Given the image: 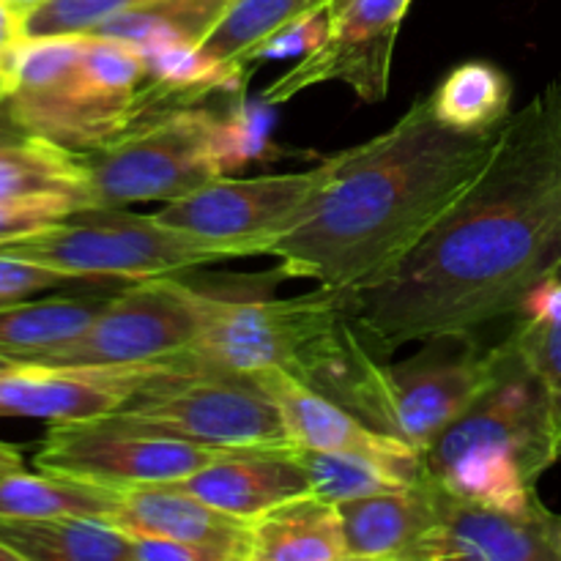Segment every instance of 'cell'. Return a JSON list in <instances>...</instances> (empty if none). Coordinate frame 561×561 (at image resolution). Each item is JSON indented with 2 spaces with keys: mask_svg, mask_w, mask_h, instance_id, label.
Instances as JSON below:
<instances>
[{
  "mask_svg": "<svg viewBox=\"0 0 561 561\" xmlns=\"http://www.w3.org/2000/svg\"><path fill=\"white\" fill-rule=\"evenodd\" d=\"M561 272V75L499 129L480 179L392 274L343 296L376 348L474 334Z\"/></svg>",
  "mask_w": 561,
  "mask_h": 561,
  "instance_id": "obj_1",
  "label": "cell"
},
{
  "mask_svg": "<svg viewBox=\"0 0 561 561\" xmlns=\"http://www.w3.org/2000/svg\"><path fill=\"white\" fill-rule=\"evenodd\" d=\"M496 140L449 129L431 96L414 99L387 131L323 159L305 217L268 255L334 294L381 283L480 179Z\"/></svg>",
  "mask_w": 561,
  "mask_h": 561,
  "instance_id": "obj_2",
  "label": "cell"
},
{
  "mask_svg": "<svg viewBox=\"0 0 561 561\" xmlns=\"http://www.w3.org/2000/svg\"><path fill=\"white\" fill-rule=\"evenodd\" d=\"M142 53L118 38H27L16 55L9 118L25 135L88 153L140 124Z\"/></svg>",
  "mask_w": 561,
  "mask_h": 561,
  "instance_id": "obj_3",
  "label": "cell"
},
{
  "mask_svg": "<svg viewBox=\"0 0 561 561\" xmlns=\"http://www.w3.org/2000/svg\"><path fill=\"white\" fill-rule=\"evenodd\" d=\"M400 365H378L359 332H348L318 373L316 389L337 400L373 427L427 453L438 436L469 409L491 381L496 356L466 337L463 348L447 351V340Z\"/></svg>",
  "mask_w": 561,
  "mask_h": 561,
  "instance_id": "obj_4",
  "label": "cell"
},
{
  "mask_svg": "<svg viewBox=\"0 0 561 561\" xmlns=\"http://www.w3.org/2000/svg\"><path fill=\"white\" fill-rule=\"evenodd\" d=\"M0 252L42 263L75 283L175 277L190 268L257 255L250 244L203 239L162 222L157 214H129L121 208H80L55 228L42 230L31 239L11 241L0 247Z\"/></svg>",
  "mask_w": 561,
  "mask_h": 561,
  "instance_id": "obj_5",
  "label": "cell"
},
{
  "mask_svg": "<svg viewBox=\"0 0 561 561\" xmlns=\"http://www.w3.org/2000/svg\"><path fill=\"white\" fill-rule=\"evenodd\" d=\"M113 414L142 431L214 449L294 447L257 378L211 370L190 354L142 383Z\"/></svg>",
  "mask_w": 561,
  "mask_h": 561,
  "instance_id": "obj_6",
  "label": "cell"
},
{
  "mask_svg": "<svg viewBox=\"0 0 561 561\" xmlns=\"http://www.w3.org/2000/svg\"><path fill=\"white\" fill-rule=\"evenodd\" d=\"M219 115L206 107L159 113L85 153L88 208L170 203L225 175L217 146Z\"/></svg>",
  "mask_w": 561,
  "mask_h": 561,
  "instance_id": "obj_7",
  "label": "cell"
},
{
  "mask_svg": "<svg viewBox=\"0 0 561 561\" xmlns=\"http://www.w3.org/2000/svg\"><path fill=\"white\" fill-rule=\"evenodd\" d=\"M493 356L491 381L425 453L431 474L466 455L491 453L518 460L537 482L561 458V416L546 378L513 332Z\"/></svg>",
  "mask_w": 561,
  "mask_h": 561,
  "instance_id": "obj_8",
  "label": "cell"
},
{
  "mask_svg": "<svg viewBox=\"0 0 561 561\" xmlns=\"http://www.w3.org/2000/svg\"><path fill=\"white\" fill-rule=\"evenodd\" d=\"M345 316L343 296L318 288L294 299H225L201 290V329L186 354L211 370L296 373Z\"/></svg>",
  "mask_w": 561,
  "mask_h": 561,
  "instance_id": "obj_9",
  "label": "cell"
},
{
  "mask_svg": "<svg viewBox=\"0 0 561 561\" xmlns=\"http://www.w3.org/2000/svg\"><path fill=\"white\" fill-rule=\"evenodd\" d=\"M201 329V290L179 277L126 283L96 321L64 348L33 359L58 367H124L173 359L190 351Z\"/></svg>",
  "mask_w": 561,
  "mask_h": 561,
  "instance_id": "obj_10",
  "label": "cell"
},
{
  "mask_svg": "<svg viewBox=\"0 0 561 561\" xmlns=\"http://www.w3.org/2000/svg\"><path fill=\"white\" fill-rule=\"evenodd\" d=\"M225 453L230 449L181 442L142 431L118 414H104L96 420L53 422L33 466L124 491L153 482H181Z\"/></svg>",
  "mask_w": 561,
  "mask_h": 561,
  "instance_id": "obj_11",
  "label": "cell"
},
{
  "mask_svg": "<svg viewBox=\"0 0 561 561\" xmlns=\"http://www.w3.org/2000/svg\"><path fill=\"white\" fill-rule=\"evenodd\" d=\"M323 179V162L296 173L257 179H219L164 203L157 217L203 239L236 241L268 255L274 244L305 217L307 203Z\"/></svg>",
  "mask_w": 561,
  "mask_h": 561,
  "instance_id": "obj_12",
  "label": "cell"
},
{
  "mask_svg": "<svg viewBox=\"0 0 561 561\" xmlns=\"http://www.w3.org/2000/svg\"><path fill=\"white\" fill-rule=\"evenodd\" d=\"M411 0H345L329 11V33L312 53L261 91V102L283 104L323 82H345L365 104L389 93L394 42Z\"/></svg>",
  "mask_w": 561,
  "mask_h": 561,
  "instance_id": "obj_13",
  "label": "cell"
},
{
  "mask_svg": "<svg viewBox=\"0 0 561 561\" xmlns=\"http://www.w3.org/2000/svg\"><path fill=\"white\" fill-rule=\"evenodd\" d=\"M561 561V515L537 496L526 510L466 502L438 485V520L405 561Z\"/></svg>",
  "mask_w": 561,
  "mask_h": 561,
  "instance_id": "obj_14",
  "label": "cell"
},
{
  "mask_svg": "<svg viewBox=\"0 0 561 561\" xmlns=\"http://www.w3.org/2000/svg\"><path fill=\"white\" fill-rule=\"evenodd\" d=\"M252 378H257V383L274 400L294 447L362 455V458L378 460V463L394 469L411 485H420L431 477L425 453H420L392 433L373 427L370 422L356 416L337 400L307 387L294 373L277 367V370H263Z\"/></svg>",
  "mask_w": 561,
  "mask_h": 561,
  "instance_id": "obj_15",
  "label": "cell"
},
{
  "mask_svg": "<svg viewBox=\"0 0 561 561\" xmlns=\"http://www.w3.org/2000/svg\"><path fill=\"white\" fill-rule=\"evenodd\" d=\"M173 359L124 367H58L25 362L0 376V416L77 422L118 411L153 376L173 367Z\"/></svg>",
  "mask_w": 561,
  "mask_h": 561,
  "instance_id": "obj_16",
  "label": "cell"
},
{
  "mask_svg": "<svg viewBox=\"0 0 561 561\" xmlns=\"http://www.w3.org/2000/svg\"><path fill=\"white\" fill-rule=\"evenodd\" d=\"M110 524L126 535L164 537L203 548L214 561H250V520L211 507L179 482L124 488Z\"/></svg>",
  "mask_w": 561,
  "mask_h": 561,
  "instance_id": "obj_17",
  "label": "cell"
},
{
  "mask_svg": "<svg viewBox=\"0 0 561 561\" xmlns=\"http://www.w3.org/2000/svg\"><path fill=\"white\" fill-rule=\"evenodd\" d=\"M294 449H230L195 474L184 477L179 485L222 513L252 520L290 499L312 493Z\"/></svg>",
  "mask_w": 561,
  "mask_h": 561,
  "instance_id": "obj_18",
  "label": "cell"
},
{
  "mask_svg": "<svg viewBox=\"0 0 561 561\" xmlns=\"http://www.w3.org/2000/svg\"><path fill=\"white\" fill-rule=\"evenodd\" d=\"M348 561H405L411 548L436 526L438 482L373 493L337 504Z\"/></svg>",
  "mask_w": 561,
  "mask_h": 561,
  "instance_id": "obj_19",
  "label": "cell"
},
{
  "mask_svg": "<svg viewBox=\"0 0 561 561\" xmlns=\"http://www.w3.org/2000/svg\"><path fill=\"white\" fill-rule=\"evenodd\" d=\"M250 561H348L337 504L307 493L252 518Z\"/></svg>",
  "mask_w": 561,
  "mask_h": 561,
  "instance_id": "obj_20",
  "label": "cell"
},
{
  "mask_svg": "<svg viewBox=\"0 0 561 561\" xmlns=\"http://www.w3.org/2000/svg\"><path fill=\"white\" fill-rule=\"evenodd\" d=\"M140 53L146 64V80L137 102L140 124L168 110L197 107L211 93L239 91L250 80V71L230 69L190 44H164Z\"/></svg>",
  "mask_w": 561,
  "mask_h": 561,
  "instance_id": "obj_21",
  "label": "cell"
},
{
  "mask_svg": "<svg viewBox=\"0 0 561 561\" xmlns=\"http://www.w3.org/2000/svg\"><path fill=\"white\" fill-rule=\"evenodd\" d=\"M0 546L20 561H131V540L107 520L0 515Z\"/></svg>",
  "mask_w": 561,
  "mask_h": 561,
  "instance_id": "obj_22",
  "label": "cell"
},
{
  "mask_svg": "<svg viewBox=\"0 0 561 561\" xmlns=\"http://www.w3.org/2000/svg\"><path fill=\"white\" fill-rule=\"evenodd\" d=\"M110 296H55L5 307L0 310V354L33 362L64 348L96 321Z\"/></svg>",
  "mask_w": 561,
  "mask_h": 561,
  "instance_id": "obj_23",
  "label": "cell"
},
{
  "mask_svg": "<svg viewBox=\"0 0 561 561\" xmlns=\"http://www.w3.org/2000/svg\"><path fill=\"white\" fill-rule=\"evenodd\" d=\"M329 3L332 0H233L201 49L230 69L250 71L285 27L312 11L329 9Z\"/></svg>",
  "mask_w": 561,
  "mask_h": 561,
  "instance_id": "obj_24",
  "label": "cell"
},
{
  "mask_svg": "<svg viewBox=\"0 0 561 561\" xmlns=\"http://www.w3.org/2000/svg\"><path fill=\"white\" fill-rule=\"evenodd\" d=\"M121 491L77 480V477L25 469L0 480V515L20 518H93L113 520Z\"/></svg>",
  "mask_w": 561,
  "mask_h": 561,
  "instance_id": "obj_25",
  "label": "cell"
},
{
  "mask_svg": "<svg viewBox=\"0 0 561 561\" xmlns=\"http://www.w3.org/2000/svg\"><path fill=\"white\" fill-rule=\"evenodd\" d=\"M38 192L71 195L88 208L85 153L69 151L38 135L0 142V201Z\"/></svg>",
  "mask_w": 561,
  "mask_h": 561,
  "instance_id": "obj_26",
  "label": "cell"
},
{
  "mask_svg": "<svg viewBox=\"0 0 561 561\" xmlns=\"http://www.w3.org/2000/svg\"><path fill=\"white\" fill-rule=\"evenodd\" d=\"M433 113L444 126L463 135H488L510 118L513 82L485 60L460 64L431 93Z\"/></svg>",
  "mask_w": 561,
  "mask_h": 561,
  "instance_id": "obj_27",
  "label": "cell"
},
{
  "mask_svg": "<svg viewBox=\"0 0 561 561\" xmlns=\"http://www.w3.org/2000/svg\"><path fill=\"white\" fill-rule=\"evenodd\" d=\"M230 3L233 0H146L99 25L93 36L118 38L137 49L164 44L201 47Z\"/></svg>",
  "mask_w": 561,
  "mask_h": 561,
  "instance_id": "obj_28",
  "label": "cell"
},
{
  "mask_svg": "<svg viewBox=\"0 0 561 561\" xmlns=\"http://www.w3.org/2000/svg\"><path fill=\"white\" fill-rule=\"evenodd\" d=\"M294 453L305 469L307 480H310L312 496L323 499V502L343 504L351 499L400 491V488L411 485L394 469L378 463V460L362 458V455L321 453V449L305 447H296Z\"/></svg>",
  "mask_w": 561,
  "mask_h": 561,
  "instance_id": "obj_29",
  "label": "cell"
},
{
  "mask_svg": "<svg viewBox=\"0 0 561 561\" xmlns=\"http://www.w3.org/2000/svg\"><path fill=\"white\" fill-rule=\"evenodd\" d=\"M515 316L513 337L551 387L561 416V272L537 285Z\"/></svg>",
  "mask_w": 561,
  "mask_h": 561,
  "instance_id": "obj_30",
  "label": "cell"
},
{
  "mask_svg": "<svg viewBox=\"0 0 561 561\" xmlns=\"http://www.w3.org/2000/svg\"><path fill=\"white\" fill-rule=\"evenodd\" d=\"M146 0H42L25 11V36H77L93 33L113 16L135 9Z\"/></svg>",
  "mask_w": 561,
  "mask_h": 561,
  "instance_id": "obj_31",
  "label": "cell"
},
{
  "mask_svg": "<svg viewBox=\"0 0 561 561\" xmlns=\"http://www.w3.org/2000/svg\"><path fill=\"white\" fill-rule=\"evenodd\" d=\"M80 208L82 203L77 197L60 195V192H38V195L0 201V247L55 228Z\"/></svg>",
  "mask_w": 561,
  "mask_h": 561,
  "instance_id": "obj_32",
  "label": "cell"
},
{
  "mask_svg": "<svg viewBox=\"0 0 561 561\" xmlns=\"http://www.w3.org/2000/svg\"><path fill=\"white\" fill-rule=\"evenodd\" d=\"M268 104L252 102L239 104L228 118H219V157H222L225 173L233 168H241L250 159H263L272 148L268 142Z\"/></svg>",
  "mask_w": 561,
  "mask_h": 561,
  "instance_id": "obj_33",
  "label": "cell"
},
{
  "mask_svg": "<svg viewBox=\"0 0 561 561\" xmlns=\"http://www.w3.org/2000/svg\"><path fill=\"white\" fill-rule=\"evenodd\" d=\"M66 283H75V279L55 272V268L42 266V263L0 252V310L27 301L42 290L60 288Z\"/></svg>",
  "mask_w": 561,
  "mask_h": 561,
  "instance_id": "obj_34",
  "label": "cell"
},
{
  "mask_svg": "<svg viewBox=\"0 0 561 561\" xmlns=\"http://www.w3.org/2000/svg\"><path fill=\"white\" fill-rule=\"evenodd\" d=\"M25 42V11L9 0H0V77H5L11 85H14L16 55Z\"/></svg>",
  "mask_w": 561,
  "mask_h": 561,
  "instance_id": "obj_35",
  "label": "cell"
},
{
  "mask_svg": "<svg viewBox=\"0 0 561 561\" xmlns=\"http://www.w3.org/2000/svg\"><path fill=\"white\" fill-rule=\"evenodd\" d=\"M131 561H214L203 548L151 535H129Z\"/></svg>",
  "mask_w": 561,
  "mask_h": 561,
  "instance_id": "obj_36",
  "label": "cell"
},
{
  "mask_svg": "<svg viewBox=\"0 0 561 561\" xmlns=\"http://www.w3.org/2000/svg\"><path fill=\"white\" fill-rule=\"evenodd\" d=\"M22 469H25V466H22V449L14 447V444L0 442V480Z\"/></svg>",
  "mask_w": 561,
  "mask_h": 561,
  "instance_id": "obj_37",
  "label": "cell"
},
{
  "mask_svg": "<svg viewBox=\"0 0 561 561\" xmlns=\"http://www.w3.org/2000/svg\"><path fill=\"white\" fill-rule=\"evenodd\" d=\"M22 135H25V131H22L14 121H9V124H0V142L14 140V137H22Z\"/></svg>",
  "mask_w": 561,
  "mask_h": 561,
  "instance_id": "obj_38",
  "label": "cell"
},
{
  "mask_svg": "<svg viewBox=\"0 0 561 561\" xmlns=\"http://www.w3.org/2000/svg\"><path fill=\"white\" fill-rule=\"evenodd\" d=\"M22 365H25V362L14 359V356H9V354H0V376H5V373L16 370V367H22Z\"/></svg>",
  "mask_w": 561,
  "mask_h": 561,
  "instance_id": "obj_39",
  "label": "cell"
},
{
  "mask_svg": "<svg viewBox=\"0 0 561 561\" xmlns=\"http://www.w3.org/2000/svg\"><path fill=\"white\" fill-rule=\"evenodd\" d=\"M11 91H14V85H11V82L5 80V77H0V104H3V102H9Z\"/></svg>",
  "mask_w": 561,
  "mask_h": 561,
  "instance_id": "obj_40",
  "label": "cell"
},
{
  "mask_svg": "<svg viewBox=\"0 0 561 561\" xmlns=\"http://www.w3.org/2000/svg\"><path fill=\"white\" fill-rule=\"evenodd\" d=\"M9 3H14L16 9H22V11H31L33 5H38V3H42V0H9Z\"/></svg>",
  "mask_w": 561,
  "mask_h": 561,
  "instance_id": "obj_41",
  "label": "cell"
},
{
  "mask_svg": "<svg viewBox=\"0 0 561 561\" xmlns=\"http://www.w3.org/2000/svg\"><path fill=\"white\" fill-rule=\"evenodd\" d=\"M0 561H20V557H16V553L11 551V548L0 546Z\"/></svg>",
  "mask_w": 561,
  "mask_h": 561,
  "instance_id": "obj_42",
  "label": "cell"
},
{
  "mask_svg": "<svg viewBox=\"0 0 561 561\" xmlns=\"http://www.w3.org/2000/svg\"><path fill=\"white\" fill-rule=\"evenodd\" d=\"M345 0H332V3H329V11H334V9H340V5H343Z\"/></svg>",
  "mask_w": 561,
  "mask_h": 561,
  "instance_id": "obj_43",
  "label": "cell"
}]
</instances>
